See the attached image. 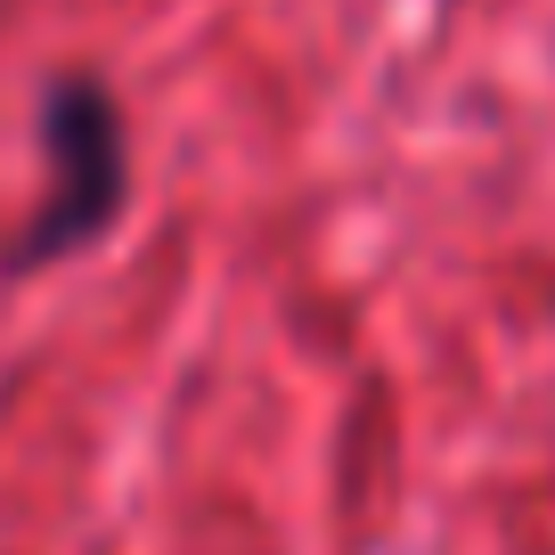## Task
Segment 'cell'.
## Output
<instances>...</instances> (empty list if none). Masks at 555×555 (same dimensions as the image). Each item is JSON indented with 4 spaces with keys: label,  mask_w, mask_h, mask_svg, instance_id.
Returning <instances> with one entry per match:
<instances>
[{
    "label": "cell",
    "mask_w": 555,
    "mask_h": 555,
    "mask_svg": "<svg viewBox=\"0 0 555 555\" xmlns=\"http://www.w3.org/2000/svg\"><path fill=\"white\" fill-rule=\"evenodd\" d=\"M34 122H41L50 180H41V205L25 212V229L0 254L9 278H34L66 254H90L131 205V131H122V106L106 90V74H50Z\"/></svg>",
    "instance_id": "obj_1"
}]
</instances>
